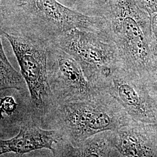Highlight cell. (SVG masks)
Returning a JSON list of instances; mask_svg holds the SVG:
<instances>
[{
	"mask_svg": "<svg viewBox=\"0 0 157 157\" xmlns=\"http://www.w3.org/2000/svg\"><path fill=\"white\" fill-rule=\"evenodd\" d=\"M48 78L56 104L78 100L94 93L80 65L58 46H48Z\"/></svg>",
	"mask_w": 157,
	"mask_h": 157,
	"instance_id": "7",
	"label": "cell"
},
{
	"mask_svg": "<svg viewBox=\"0 0 157 157\" xmlns=\"http://www.w3.org/2000/svg\"><path fill=\"white\" fill-rule=\"evenodd\" d=\"M0 18L1 34L26 36L48 44L75 29L105 30L102 17L86 15L58 0H1Z\"/></svg>",
	"mask_w": 157,
	"mask_h": 157,
	"instance_id": "1",
	"label": "cell"
},
{
	"mask_svg": "<svg viewBox=\"0 0 157 157\" xmlns=\"http://www.w3.org/2000/svg\"><path fill=\"white\" fill-rule=\"evenodd\" d=\"M151 48L157 72V13L151 16Z\"/></svg>",
	"mask_w": 157,
	"mask_h": 157,
	"instance_id": "14",
	"label": "cell"
},
{
	"mask_svg": "<svg viewBox=\"0 0 157 157\" xmlns=\"http://www.w3.org/2000/svg\"><path fill=\"white\" fill-rule=\"evenodd\" d=\"M52 44L79 63L89 82L97 89L121 65L117 46L106 30L93 32L75 29Z\"/></svg>",
	"mask_w": 157,
	"mask_h": 157,
	"instance_id": "4",
	"label": "cell"
},
{
	"mask_svg": "<svg viewBox=\"0 0 157 157\" xmlns=\"http://www.w3.org/2000/svg\"><path fill=\"white\" fill-rule=\"evenodd\" d=\"M150 89L145 78L120 65L99 90L109 93L133 120L157 124V102L152 97Z\"/></svg>",
	"mask_w": 157,
	"mask_h": 157,
	"instance_id": "6",
	"label": "cell"
},
{
	"mask_svg": "<svg viewBox=\"0 0 157 157\" xmlns=\"http://www.w3.org/2000/svg\"><path fill=\"white\" fill-rule=\"evenodd\" d=\"M0 103L1 138L4 135H13L24 124H39L34 116L29 91L13 89L1 90Z\"/></svg>",
	"mask_w": 157,
	"mask_h": 157,
	"instance_id": "8",
	"label": "cell"
},
{
	"mask_svg": "<svg viewBox=\"0 0 157 157\" xmlns=\"http://www.w3.org/2000/svg\"><path fill=\"white\" fill-rule=\"evenodd\" d=\"M54 157H121L114 143V131L97 133L79 146H73L62 137L51 151Z\"/></svg>",
	"mask_w": 157,
	"mask_h": 157,
	"instance_id": "11",
	"label": "cell"
},
{
	"mask_svg": "<svg viewBox=\"0 0 157 157\" xmlns=\"http://www.w3.org/2000/svg\"><path fill=\"white\" fill-rule=\"evenodd\" d=\"M147 124L133 120L114 131V143L121 157H157V136L147 131Z\"/></svg>",
	"mask_w": 157,
	"mask_h": 157,
	"instance_id": "10",
	"label": "cell"
},
{
	"mask_svg": "<svg viewBox=\"0 0 157 157\" xmlns=\"http://www.w3.org/2000/svg\"><path fill=\"white\" fill-rule=\"evenodd\" d=\"M136 1L150 16L157 13V0H136Z\"/></svg>",
	"mask_w": 157,
	"mask_h": 157,
	"instance_id": "15",
	"label": "cell"
},
{
	"mask_svg": "<svg viewBox=\"0 0 157 157\" xmlns=\"http://www.w3.org/2000/svg\"><path fill=\"white\" fill-rule=\"evenodd\" d=\"M11 45L30 95L36 119L41 127L56 105L48 78V44L28 36L2 33Z\"/></svg>",
	"mask_w": 157,
	"mask_h": 157,
	"instance_id": "5",
	"label": "cell"
},
{
	"mask_svg": "<svg viewBox=\"0 0 157 157\" xmlns=\"http://www.w3.org/2000/svg\"><path fill=\"white\" fill-rule=\"evenodd\" d=\"M133 121L111 95L97 89L84 99L56 104L42 128L58 130L64 139L78 147L93 135L117 131Z\"/></svg>",
	"mask_w": 157,
	"mask_h": 157,
	"instance_id": "3",
	"label": "cell"
},
{
	"mask_svg": "<svg viewBox=\"0 0 157 157\" xmlns=\"http://www.w3.org/2000/svg\"><path fill=\"white\" fill-rule=\"evenodd\" d=\"M0 90L16 89L21 91H29L28 85L22 73L18 72L12 66L6 57L0 40Z\"/></svg>",
	"mask_w": 157,
	"mask_h": 157,
	"instance_id": "12",
	"label": "cell"
},
{
	"mask_svg": "<svg viewBox=\"0 0 157 157\" xmlns=\"http://www.w3.org/2000/svg\"><path fill=\"white\" fill-rule=\"evenodd\" d=\"M149 84H150V86L151 89H153L155 90H157V75L150 82Z\"/></svg>",
	"mask_w": 157,
	"mask_h": 157,
	"instance_id": "16",
	"label": "cell"
},
{
	"mask_svg": "<svg viewBox=\"0 0 157 157\" xmlns=\"http://www.w3.org/2000/svg\"><path fill=\"white\" fill-rule=\"evenodd\" d=\"M75 11L90 17H98L108 0H58Z\"/></svg>",
	"mask_w": 157,
	"mask_h": 157,
	"instance_id": "13",
	"label": "cell"
},
{
	"mask_svg": "<svg viewBox=\"0 0 157 157\" xmlns=\"http://www.w3.org/2000/svg\"><path fill=\"white\" fill-rule=\"evenodd\" d=\"M62 133L56 129H45L36 123L22 126L15 136L0 140V155L10 152L22 155L30 152L48 149L52 150Z\"/></svg>",
	"mask_w": 157,
	"mask_h": 157,
	"instance_id": "9",
	"label": "cell"
},
{
	"mask_svg": "<svg viewBox=\"0 0 157 157\" xmlns=\"http://www.w3.org/2000/svg\"><path fill=\"white\" fill-rule=\"evenodd\" d=\"M98 17L104 19L122 66L149 83L157 73L151 48V16L136 0H108Z\"/></svg>",
	"mask_w": 157,
	"mask_h": 157,
	"instance_id": "2",
	"label": "cell"
}]
</instances>
